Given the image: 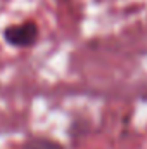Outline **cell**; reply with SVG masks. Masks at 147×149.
<instances>
[{
  "instance_id": "cell-1",
  "label": "cell",
  "mask_w": 147,
  "mask_h": 149,
  "mask_svg": "<svg viewBox=\"0 0 147 149\" xmlns=\"http://www.w3.org/2000/svg\"><path fill=\"white\" fill-rule=\"evenodd\" d=\"M40 37V28L33 19L23 21V23H14L7 24L2 30V38L9 47L14 49H28L33 47L38 42Z\"/></svg>"
},
{
  "instance_id": "cell-2",
  "label": "cell",
  "mask_w": 147,
  "mask_h": 149,
  "mask_svg": "<svg viewBox=\"0 0 147 149\" xmlns=\"http://www.w3.org/2000/svg\"><path fill=\"white\" fill-rule=\"evenodd\" d=\"M23 149H66L62 144H59L54 139L42 137V135H33L23 142Z\"/></svg>"
}]
</instances>
